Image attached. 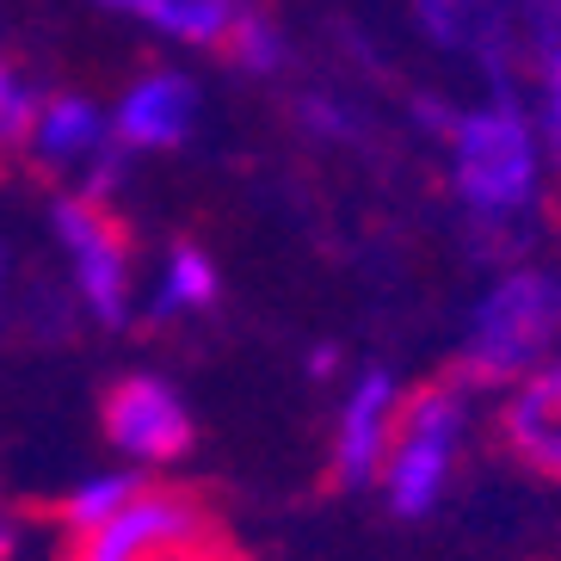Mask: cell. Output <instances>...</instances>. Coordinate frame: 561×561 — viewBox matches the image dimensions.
Segmentation results:
<instances>
[{"instance_id":"obj_1","label":"cell","mask_w":561,"mask_h":561,"mask_svg":"<svg viewBox=\"0 0 561 561\" xmlns=\"http://www.w3.org/2000/svg\"><path fill=\"white\" fill-rule=\"evenodd\" d=\"M445 154H450V192H457L469 222L518 229V222L537 216L549 185V149L512 87H494L488 100L445 117Z\"/></svg>"},{"instance_id":"obj_2","label":"cell","mask_w":561,"mask_h":561,"mask_svg":"<svg viewBox=\"0 0 561 561\" xmlns=\"http://www.w3.org/2000/svg\"><path fill=\"white\" fill-rule=\"evenodd\" d=\"M561 352V272L512 260L476 290L457 333V377L469 389H506Z\"/></svg>"},{"instance_id":"obj_3","label":"cell","mask_w":561,"mask_h":561,"mask_svg":"<svg viewBox=\"0 0 561 561\" xmlns=\"http://www.w3.org/2000/svg\"><path fill=\"white\" fill-rule=\"evenodd\" d=\"M469 432H476V389L462 377L420 382L401 396L396 438H389V457L377 476V494L389 500L396 518H432L445 506L462 450H469Z\"/></svg>"},{"instance_id":"obj_4","label":"cell","mask_w":561,"mask_h":561,"mask_svg":"<svg viewBox=\"0 0 561 561\" xmlns=\"http://www.w3.org/2000/svg\"><path fill=\"white\" fill-rule=\"evenodd\" d=\"M62 561H234V556L222 543L204 494L142 481L112 518L75 530L62 543Z\"/></svg>"},{"instance_id":"obj_5","label":"cell","mask_w":561,"mask_h":561,"mask_svg":"<svg viewBox=\"0 0 561 561\" xmlns=\"http://www.w3.org/2000/svg\"><path fill=\"white\" fill-rule=\"evenodd\" d=\"M56 241H62L68 265H75V290H81L87 314L117 328L130 321V234L117 222L112 198H87V192H68L56 198Z\"/></svg>"},{"instance_id":"obj_6","label":"cell","mask_w":561,"mask_h":561,"mask_svg":"<svg viewBox=\"0 0 561 561\" xmlns=\"http://www.w3.org/2000/svg\"><path fill=\"white\" fill-rule=\"evenodd\" d=\"M105 438L142 469H167L198 445V426H192V408L173 382L136 370V377H117L105 389Z\"/></svg>"},{"instance_id":"obj_7","label":"cell","mask_w":561,"mask_h":561,"mask_svg":"<svg viewBox=\"0 0 561 561\" xmlns=\"http://www.w3.org/2000/svg\"><path fill=\"white\" fill-rule=\"evenodd\" d=\"M401 377L382 370V364H364L352 377L346 401L333 413V481L340 488H377L382 457H389V438H396V413H401Z\"/></svg>"},{"instance_id":"obj_8","label":"cell","mask_w":561,"mask_h":561,"mask_svg":"<svg viewBox=\"0 0 561 561\" xmlns=\"http://www.w3.org/2000/svg\"><path fill=\"white\" fill-rule=\"evenodd\" d=\"M420 32L450 56H469L488 75H518L530 0H413Z\"/></svg>"},{"instance_id":"obj_9","label":"cell","mask_w":561,"mask_h":561,"mask_svg":"<svg viewBox=\"0 0 561 561\" xmlns=\"http://www.w3.org/2000/svg\"><path fill=\"white\" fill-rule=\"evenodd\" d=\"M494 432L512 450V462H525L543 481H561V352L500 389Z\"/></svg>"},{"instance_id":"obj_10","label":"cell","mask_w":561,"mask_h":561,"mask_svg":"<svg viewBox=\"0 0 561 561\" xmlns=\"http://www.w3.org/2000/svg\"><path fill=\"white\" fill-rule=\"evenodd\" d=\"M198 81L192 75H180V68H154V75H142V81L117 100V117H112V136L124 142V149H180L185 136H192V124H198Z\"/></svg>"},{"instance_id":"obj_11","label":"cell","mask_w":561,"mask_h":561,"mask_svg":"<svg viewBox=\"0 0 561 561\" xmlns=\"http://www.w3.org/2000/svg\"><path fill=\"white\" fill-rule=\"evenodd\" d=\"M112 142H117V136H112V117H105L93 100H81V93L37 100L32 136H25V149H32L44 167H56V173H87V167L100 161Z\"/></svg>"},{"instance_id":"obj_12","label":"cell","mask_w":561,"mask_h":561,"mask_svg":"<svg viewBox=\"0 0 561 561\" xmlns=\"http://www.w3.org/2000/svg\"><path fill=\"white\" fill-rule=\"evenodd\" d=\"M530 124L543 136L549 149V167H561V25L543 13H530L525 25V50H518V87Z\"/></svg>"},{"instance_id":"obj_13","label":"cell","mask_w":561,"mask_h":561,"mask_svg":"<svg viewBox=\"0 0 561 561\" xmlns=\"http://www.w3.org/2000/svg\"><path fill=\"white\" fill-rule=\"evenodd\" d=\"M100 7L149 25V32H167L173 44H192V50H229L234 25L248 19L241 0H100Z\"/></svg>"},{"instance_id":"obj_14","label":"cell","mask_w":561,"mask_h":561,"mask_svg":"<svg viewBox=\"0 0 561 561\" xmlns=\"http://www.w3.org/2000/svg\"><path fill=\"white\" fill-rule=\"evenodd\" d=\"M222 297V278H216L210 253L198 248H173L161 265V284H154V314H198Z\"/></svg>"},{"instance_id":"obj_15","label":"cell","mask_w":561,"mask_h":561,"mask_svg":"<svg viewBox=\"0 0 561 561\" xmlns=\"http://www.w3.org/2000/svg\"><path fill=\"white\" fill-rule=\"evenodd\" d=\"M142 488V476H130V469H112V476H93V481H81L75 494L62 500V525L68 530H81V525H100V518H112L124 500Z\"/></svg>"},{"instance_id":"obj_16","label":"cell","mask_w":561,"mask_h":561,"mask_svg":"<svg viewBox=\"0 0 561 561\" xmlns=\"http://www.w3.org/2000/svg\"><path fill=\"white\" fill-rule=\"evenodd\" d=\"M229 62H241L248 68V75H272V68L284 62V37H278V25H272V19H260L248 7V19H241V25H234V37H229Z\"/></svg>"},{"instance_id":"obj_17","label":"cell","mask_w":561,"mask_h":561,"mask_svg":"<svg viewBox=\"0 0 561 561\" xmlns=\"http://www.w3.org/2000/svg\"><path fill=\"white\" fill-rule=\"evenodd\" d=\"M32 117H37V100L0 68V149H19L32 136Z\"/></svg>"},{"instance_id":"obj_18","label":"cell","mask_w":561,"mask_h":561,"mask_svg":"<svg viewBox=\"0 0 561 561\" xmlns=\"http://www.w3.org/2000/svg\"><path fill=\"white\" fill-rule=\"evenodd\" d=\"M13 549H19V525L0 512V561H13Z\"/></svg>"},{"instance_id":"obj_19","label":"cell","mask_w":561,"mask_h":561,"mask_svg":"<svg viewBox=\"0 0 561 561\" xmlns=\"http://www.w3.org/2000/svg\"><path fill=\"white\" fill-rule=\"evenodd\" d=\"M530 13H543V19H556V25H561V0H530Z\"/></svg>"},{"instance_id":"obj_20","label":"cell","mask_w":561,"mask_h":561,"mask_svg":"<svg viewBox=\"0 0 561 561\" xmlns=\"http://www.w3.org/2000/svg\"><path fill=\"white\" fill-rule=\"evenodd\" d=\"M0 278H7V260H0Z\"/></svg>"}]
</instances>
